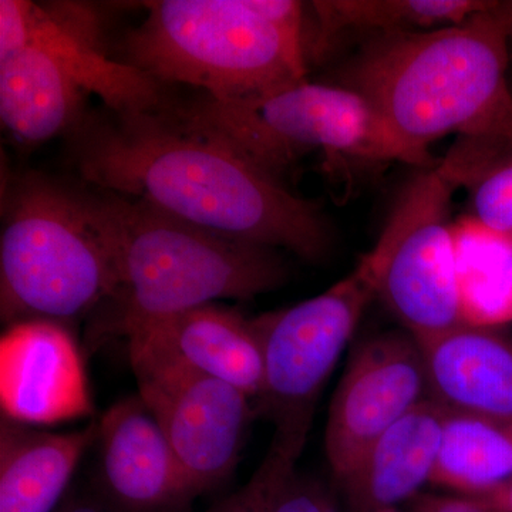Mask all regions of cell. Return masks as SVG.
I'll use <instances>...</instances> for the list:
<instances>
[{"label":"cell","mask_w":512,"mask_h":512,"mask_svg":"<svg viewBox=\"0 0 512 512\" xmlns=\"http://www.w3.org/2000/svg\"><path fill=\"white\" fill-rule=\"evenodd\" d=\"M436 165L406 181L375 247L362 256L376 299L416 339L464 325L451 218L457 190Z\"/></svg>","instance_id":"ba28073f"},{"label":"cell","mask_w":512,"mask_h":512,"mask_svg":"<svg viewBox=\"0 0 512 512\" xmlns=\"http://www.w3.org/2000/svg\"><path fill=\"white\" fill-rule=\"evenodd\" d=\"M167 109L185 127L231 147L276 178L312 151L338 165L359 161L416 167L375 109L339 84L305 80L266 96H202L188 104L168 103Z\"/></svg>","instance_id":"8992f818"},{"label":"cell","mask_w":512,"mask_h":512,"mask_svg":"<svg viewBox=\"0 0 512 512\" xmlns=\"http://www.w3.org/2000/svg\"><path fill=\"white\" fill-rule=\"evenodd\" d=\"M89 94L63 64L37 46L0 60V119L19 143L32 146L76 131Z\"/></svg>","instance_id":"e0dca14e"},{"label":"cell","mask_w":512,"mask_h":512,"mask_svg":"<svg viewBox=\"0 0 512 512\" xmlns=\"http://www.w3.org/2000/svg\"><path fill=\"white\" fill-rule=\"evenodd\" d=\"M138 396L156 417L197 495L215 490L238 466L252 400L227 382L173 366L131 365Z\"/></svg>","instance_id":"9c48e42d"},{"label":"cell","mask_w":512,"mask_h":512,"mask_svg":"<svg viewBox=\"0 0 512 512\" xmlns=\"http://www.w3.org/2000/svg\"><path fill=\"white\" fill-rule=\"evenodd\" d=\"M97 433V423L57 434L2 417L0 512H55Z\"/></svg>","instance_id":"ac0fdd59"},{"label":"cell","mask_w":512,"mask_h":512,"mask_svg":"<svg viewBox=\"0 0 512 512\" xmlns=\"http://www.w3.org/2000/svg\"><path fill=\"white\" fill-rule=\"evenodd\" d=\"M410 512H507L466 495L417 494Z\"/></svg>","instance_id":"d4e9b609"},{"label":"cell","mask_w":512,"mask_h":512,"mask_svg":"<svg viewBox=\"0 0 512 512\" xmlns=\"http://www.w3.org/2000/svg\"><path fill=\"white\" fill-rule=\"evenodd\" d=\"M510 40L507 2H493L457 25L366 37L339 86L375 109L416 168L434 167L440 138L512 134Z\"/></svg>","instance_id":"7a4b0ae2"},{"label":"cell","mask_w":512,"mask_h":512,"mask_svg":"<svg viewBox=\"0 0 512 512\" xmlns=\"http://www.w3.org/2000/svg\"><path fill=\"white\" fill-rule=\"evenodd\" d=\"M379 512H399V511L394 510V508H387V510H382V511H379Z\"/></svg>","instance_id":"f1b7e54d"},{"label":"cell","mask_w":512,"mask_h":512,"mask_svg":"<svg viewBox=\"0 0 512 512\" xmlns=\"http://www.w3.org/2000/svg\"><path fill=\"white\" fill-rule=\"evenodd\" d=\"M508 15H510V29H511V40H512V2H507Z\"/></svg>","instance_id":"83f0119b"},{"label":"cell","mask_w":512,"mask_h":512,"mask_svg":"<svg viewBox=\"0 0 512 512\" xmlns=\"http://www.w3.org/2000/svg\"><path fill=\"white\" fill-rule=\"evenodd\" d=\"M109 215L119 289L93 340L127 338L153 320L275 291L288 279L278 249L197 227L147 204L101 191Z\"/></svg>","instance_id":"5b68a950"},{"label":"cell","mask_w":512,"mask_h":512,"mask_svg":"<svg viewBox=\"0 0 512 512\" xmlns=\"http://www.w3.org/2000/svg\"><path fill=\"white\" fill-rule=\"evenodd\" d=\"M473 498L483 501L485 504L493 505V507L501 508V510L512 512V480L500 485V487L493 488V490L473 495Z\"/></svg>","instance_id":"4316f807"},{"label":"cell","mask_w":512,"mask_h":512,"mask_svg":"<svg viewBox=\"0 0 512 512\" xmlns=\"http://www.w3.org/2000/svg\"><path fill=\"white\" fill-rule=\"evenodd\" d=\"M165 104L143 113H87L67 136L83 180L225 237L286 249L306 261L325 258L332 231L316 202L185 127Z\"/></svg>","instance_id":"6da1fadb"},{"label":"cell","mask_w":512,"mask_h":512,"mask_svg":"<svg viewBox=\"0 0 512 512\" xmlns=\"http://www.w3.org/2000/svg\"><path fill=\"white\" fill-rule=\"evenodd\" d=\"M437 170L467 195V215L512 241V134L458 136Z\"/></svg>","instance_id":"7402d4cb"},{"label":"cell","mask_w":512,"mask_h":512,"mask_svg":"<svg viewBox=\"0 0 512 512\" xmlns=\"http://www.w3.org/2000/svg\"><path fill=\"white\" fill-rule=\"evenodd\" d=\"M119 289L103 195L37 171L3 174L0 316L66 323L109 303Z\"/></svg>","instance_id":"3957f363"},{"label":"cell","mask_w":512,"mask_h":512,"mask_svg":"<svg viewBox=\"0 0 512 512\" xmlns=\"http://www.w3.org/2000/svg\"><path fill=\"white\" fill-rule=\"evenodd\" d=\"M458 306L464 325L512 322V241L464 214L453 222Z\"/></svg>","instance_id":"d6986e66"},{"label":"cell","mask_w":512,"mask_h":512,"mask_svg":"<svg viewBox=\"0 0 512 512\" xmlns=\"http://www.w3.org/2000/svg\"><path fill=\"white\" fill-rule=\"evenodd\" d=\"M55 512H114L97 493L70 495Z\"/></svg>","instance_id":"484cf974"},{"label":"cell","mask_w":512,"mask_h":512,"mask_svg":"<svg viewBox=\"0 0 512 512\" xmlns=\"http://www.w3.org/2000/svg\"><path fill=\"white\" fill-rule=\"evenodd\" d=\"M285 467H295V464L268 450L261 466L241 490L218 501L205 512H268L272 484Z\"/></svg>","instance_id":"cb8c5ba5"},{"label":"cell","mask_w":512,"mask_h":512,"mask_svg":"<svg viewBox=\"0 0 512 512\" xmlns=\"http://www.w3.org/2000/svg\"><path fill=\"white\" fill-rule=\"evenodd\" d=\"M429 399L419 342L384 332L357 346L330 403L325 451L342 481L369 447L417 404Z\"/></svg>","instance_id":"30bf717a"},{"label":"cell","mask_w":512,"mask_h":512,"mask_svg":"<svg viewBox=\"0 0 512 512\" xmlns=\"http://www.w3.org/2000/svg\"><path fill=\"white\" fill-rule=\"evenodd\" d=\"M488 0H326L313 2L318 33L309 57L325 55L340 36L372 37L446 28L491 6Z\"/></svg>","instance_id":"ffe728a7"},{"label":"cell","mask_w":512,"mask_h":512,"mask_svg":"<svg viewBox=\"0 0 512 512\" xmlns=\"http://www.w3.org/2000/svg\"><path fill=\"white\" fill-rule=\"evenodd\" d=\"M124 39L126 63L160 84L214 100L266 96L305 82L309 40L295 0H158Z\"/></svg>","instance_id":"277c9868"},{"label":"cell","mask_w":512,"mask_h":512,"mask_svg":"<svg viewBox=\"0 0 512 512\" xmlns=\"http://www.w3.org/2000/svg\"><path fill=\"white\" fill-rule=\"evenodd\" d=\"M268 512H335V507L322 484L285 467L272 484Z\"/></svg>","instance_id":"603a6c76"},{"label":"cell","mask_w":512,"mask_h":512,"mask_svg":"<svg viewBox=\"0 0 512 512\" xmlns=\"http://www.w3.org/2000/svg\"><path fill=\"white\" fill-rule=\"evenodd\" d=\"M131 365L173 366L227 382L255 400L264 363L251 319L234 309L204 305L153 320L131 332Z\"/></svg>","instance_id":"5bb4252c"},{"label":"cell","mask_w":512,"mask_h":512,"mask_svg":"<svg viewBox=\"0 0 512 512\" xmlns=\"http://www.w3.org/2000/svg\"><path fill=\"white\" fill-rule=\"evenodd\" d=\"M375 299V285L360 258L325 292L251 319L264 363L255 416L274 424L269 450L289 463L301 457L320 392Z\"/></svg>","instance_id":"52a82bcc"},{"label":"cell","mask_w":512,"mask_h":512,"mask_svg":"<svg viewBox=\"0 0 512 512\" xmlns=\"http://www.w3.org/2000/svg\"><path fill=\"white\" fill-rule=\"evenodd\" d=\"M2 417L50 426L93 413L80 350L72 333L52 320L6 326L0 339Z\"/></svg>","instance_id":"7c38bea8"},{"label":"cell","mask_w":512,"mask_h":512,"mask_svg":"<svg viewBox=\"0 0 512 512\" xmlns=\"http://www.w3.org/2000/svg\"><path fill=\"white\" fill-rule=\"evenodd\" d=\"M416 340L429 399L453 412L512 423V339L497 328L460 325Z\"/></svg>","instance_id":"9a60e30c"},{"label":"cell","mask_w":512,"mask_h":512,"mask_svg":"<svg viewBox=\"0 0 512 512\" xmlns=\"http://www.w3.org/2000/svg\"><path fill=\"white\" fill-rule=\"evenodd\" d=\"M28 46L56 57L84 92L100 97L104 109L143 113L167 103L163 84L131 64L111 59L101 39L99 18L89 6L2 0L0 59Z\"/></svg>","instance_id":"8fae6325"},{"label":"cell","mask_w":512,"mask_h":512,"mask_svg":"<svg viewBox=\"0 0 512 512\" xmlns=\"http://www.w3.org/2000/svg\"><path fill=\"white\" fill-rule=\"evenodd\" d=\"M511 480L512 423L446 409L430 483L473 497Z\"/></svg>","instance_id":"44dd1931"},{"label":"cell","mask_w":512,"mask_h":512,"mask_svg":"<svg viewBox=\"0 0 512 512\" xmlns=\"http://www.w3.org/2000/svg\"><path fill=\"white\" fill-rule=\"evenodd\" d=\"M446 409L426 399L382 434L339 481L350 512H379L412 500L430 483Z\"/></svg>","instance_id":"2e32d148"},{"label":"cell","mask_w":512,"mask_h":512,"mask_svg":"<svg viewBox=\"0 0 512 512\" xmlns=\"http://www.w3.org/2000/svg\"><path fill=\"white\" fill-rule=\"evenodd\" d=\"M97 494L114 512H191L197 494L140 396L101 417Z\"/></svg>","instance_id":"4fadbf2b"}]
</instances>
